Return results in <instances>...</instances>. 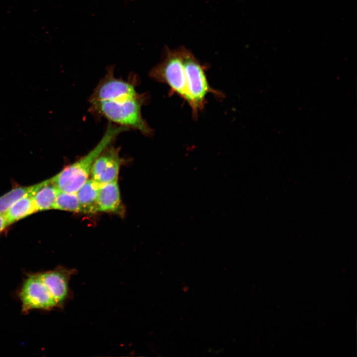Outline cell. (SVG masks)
I'll use <instances>...</instances> for the list:
<instances>
[{
    "label": "cell",
    "instance_id": "1",
    "mask_svg": "<svg viewBox=\"0 0 357 357\" xmlns=\"http://www.w3.org/2000/svg\"><path fill=\"white\" fill-rule=\"evenodd\" d=\"M146 97L136 90L123 91L100 100L89 101V110L98 118H105L112 123L150 136L153 130L141 115V107L146 103Z\"/></svg>",
    "mask_w": 357,
    "mask_h": 357
},
{
    "label": "cell",
    "instance_id": "2",
    "mask_svg": "<svg viewBox=\"0 0 357 357\" xmlns=\"http://www.w3.org/2000/svg\"><path fill=\"white\" fill-rule=\"evenodd\" d=\"M129 130L112 122L107 125L105 132L98 144L86 155L64 167L51 178L52 182L61 191L76 192L88 179L97 158L123 131Z\"/></svg>",
    "mask_w": 357,
    "mask_h": 357
},
{
    "label": "cell",
    "instance_id": "3",
    "mask_svg": "<svg viewBox=\"0 0 357 357\" xmlns=\"http://www.w3.org/2000/svg\"><path fill=\"white\" fill-rule=\"evenodd\" d=\"M15 294L23 314L34 310L47 312L59 309L51 289L41 271L25 273Z\"/></svg>",
    "mask_w": 357,
    "mask_h": 357
},
{
    "label": "cell",
    "instance_id": "4",
    "mask_svg": "<svg viewBox=\"0 0 357 357\" xmlns=\"http://www.w3.org/2000/svg\"><path fill=\"white\" fill-rule=\"evenodd\" d=\"M181 53L189 97L188 104L193 117H197L204 107L207 94L211 93L218 98H221L223 95L210 87L204 68L194 57L186 50H181Z\"/></svg>",
    "mask_w": 357,
    "mask_h": 357
},
{
    "label": "cell",
    "instance_id": "5",
    "mask_svg": "<svg viewBox=\"0 0 357 357\" xmlns=\"http://www.w3.org/2000/svg\"><path fill=\"white\" fill-rule=\"evenodd\" d=\"M149 76L167 84L171 93L188 103L189 97L181 50L167 52L164 60L151 69Z\"/></svg>",
    "mask_w": 357,
    "mask_h": 357
},
{
    "label": "cell",
    "instance_id": "6",
    "mask_svg": "<svg viewBox=\"0 0 357 357\" xmlns=\"http://www.w3.org/2000/svg\"><path fill=\"white\" fill-rule=\"evenodd\" d=\"M119 153V147L108 146L95 160L90 173L92 178L101 184L118 180L123 161Z\"/></svg>",
    "mask_w": 357,
    "mask_h": 357
},
{
    "label": "cell",
    "instance_id": "7",
    "mask_svg": "<svg viewBox=\"0 0 357 357\" xmlns=\"http://www.w3.org/2000/svg\"><path fill=\"white\" fill-rule=\"evenodd\" d=\"M75 269H69L63 266H57L52 270L41 271L42 274L50 286L59 309L64 306L73 297L69 287L71 276L76 273Z\"/></svg>",
    "mask_w": 357,
    "mask_h": 357
},
{
    "label": "cell",
    "instance_id": "8",
    "mask_svg": "<svg viewBox=\"0 0 357 357\" xmlns=\"http://www.w3.org/2000/svg\"><path fill=\"white\" fill-rule=\"evenodd\" d=\"M98 212H110L122 215L124 209L121 203L118 180L100 183L97 198Z\"/></svg>",
    "mask_w": 357,
    "mask_h": 357
},
{
    "label": "cell",
    "instance_id": "9",
    "mask_svg": "<svg viewBox=\"0 0 357 357\" xmlns=\"http://www.w3.org/2000/svg\"><path fill=\"white\" fill-rule=\"evenodd\" d=\"M100 185V183L91 178L87 179L77 191L82 213L92 214L98 212L97 198Z\"/></svg>",
    "mask_w": 357,
    "mask_h": 357
},
{
    "label": "cell",
    "instance_id": "10",
    "mask_svg": "<svg viewBox=\"0 0 357 357\" xmlns=\"http://www.w3.org/2000/svg\"><path fill=\"white\" fill-rule=\"evenodd\" d=\"M60 191L51 178L45 180L44 184L32 195L37 211L53 209Z\"/></svg>",
    "mask_w": 357,
    "mask_h": 357
},
{
    "label": "cell",
    "instance_id": "11",
    "mask_svg": "<svg viewBox=\"0 0 357 357\" xmlns=\"http://www.w3.org/2000/svg\"><path fill=\"white\" fill-rule=\"evenodd\" d=\"M37 212L32 195L21 198L4 214L8 226Z\"/></svg>",
    "mask_w": 357,
    "mask_h": 357
},
{
    "label": "cell",
    "instance_id": "12",
    "mask_svg": "<svg viewBox=\"0 0 357 357\" xmlns=\"http://www.w3.org/2000/svg\"><path fill=\"white\" fill-rule=\"evenodd\" d=\"M45 180L30 186L16 187L0 196V213L4 214L14 203L21 198L32 195L42 186Z\"/></svg>",
    "mask_w": 357,
    "mask_h": 357
},
{
    "label": "cell",
    "instance_id": "13",
    "mask_svg": "<svg viewBox=\"0 0 357 357\" xmlns=\"http://www.w3.org/2000/svg\"><path fill=\"white\" fill-rule=\"evenodd\" d=\"M53 209L82 213L76 192L60 191L56 199Z\"/></svg>",
    "mask_w": 357,
    "mask_h": 357
},
{
    "label": "cell",
    "instance_id": "14",
    "mask_svg": "<svg viewBox=\"0 0 357 357\" xmlns=\"http://www.w3.org/2000/svg\"><path fill=\"white\" fill-rule=\"evenodd\" d=\"M7 226L4 215L0 213V233Z\"/></svg>",
    "mask_w": 357,
    "mask_h": 357
}]
</instances>
